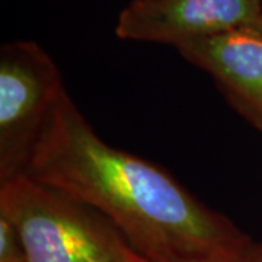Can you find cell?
<instances>
[{"mask_svg": "<svg viewBox=\"0 0 262 262\" xmlns=\"http://www.w3.org/2000/svg\"><path fill=\"white\" fill-rule=\"evenodd\" d=\"M64 82L56 63L34 41L0 50V182L25 175Z\"/></svg>", "mask_w": 262, "mask_h": 262, "instance_id": "cell-3", "label": "cell"}, {"mask_svg": "<svg viewBox=\"0 0 262 262\" xmlns=\"http://www.w3.org/2000/svg\"><path fill=\"white\" fill-rule=\"evenodd\" d=\"M0 214L16 227L27 262H149L99 211L28 175L0 182Z\"/></svg>", "mask_w": 262, "mask_h": 262, "instance_id": "cell-2", "label": "cell"}, {"mask_svg": "<svg viewBox=\"0 0 262 262\" xmlns=\"http://www.w3.org/2000/svg\"><path fill=\"white\" fill-rule=\"evenodd\" d=\"M198 262H262V242L253 241L249 236L244 244L233 249Z\"/></svg>", "mask_w": 262, "mask_h": 262, "instance_id": "cell-7", "label": "cell"}, {"mask_svg": "<svg viewBox=\"0 0 262 262\" xmlns=\"http://www.w3.org/2000/svg\"><path fill=\"white\" fill-rule=\"evenodd\" d=\"M25 175L99 211L149 262L204 261L249 237L168 172L101 139L66 89Z\"/></svg>", "mask_w": 262, "mask_h": 262, "instance_id": "cell-1", "label": "cell"}, {"mask_svg": "<svg viewBox=\"0 0 262 262\" xmlns=\"http://www.w3.org/2000/svg\"><path fill=\"white\" fill-rule=\"evenodd\" d=\"M177 50L213 76L237 111L262 130V16Z\"/></svg>", "mask_w": 262, "mask_h": 262, "instance_id": "cell-5", "label": "cell"}, {"mask_svg": "<svg viewBox=\"0 0 262 262\" xmlns=\"http://www.w3.org/2000/svg\"><path fill=\"white\" fill-rule=\"evenodd\" d=\"M0 262H27L24 244L16 227L0 214Z\"/></svg>", "mask_w": 262, "mask_h": 262, "instance_id": "cell-6", "label": "cell"}, {"mask_svg": "<svg viewBox=\"0 0 262 262\" xmlns=\"http://www.w3.org/2000/svg\"><path fill=\"white\" fill-rule=\"evenodd\" d=\"M261 16V0H131L118 15L115 35L178 48Z\"/></svg>", "mask_w": 262, "mask_h": 262, "instance_id": "cell-4", "label": "cell"}]
</instances>
